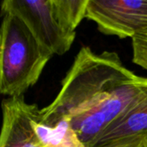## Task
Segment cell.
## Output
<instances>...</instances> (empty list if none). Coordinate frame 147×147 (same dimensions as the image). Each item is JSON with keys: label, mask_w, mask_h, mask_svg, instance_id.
I'll return each instance as SVG.
<instances>
[{"label": "cell", "mask_w": 147, "mask_h": 147, "mask_svg": "<svg viewBox=\"0 0 147 147\" xmlns=\"http://www.w3.org/2000/svg\"><path fill=\"white\" fill-rule=\"evenodd\" d=\"M146 90L147 78L127 68L118 53H96L83 47L57 96L40 109V121L51 126L69 120L81 141L90 147Z\"/></svg>", "instance_id": "cell-1"}, {"label": "cell", "mask_w": 147, "mask_h": 147, "mask_svg": "<svg viewBox=\"0 0 147 147\" xmlns=\"http://www.w3.org/2000/svg\"><path fill=\"white\" fill-rule=\"evenodd\" d=\"M0 91L9 98L22 96L39 80L53 56L16 13L1 9Z\"/></svg>", "instance_id": "cell-2"}, {"label": "cell", "mask_w": 147, "mask_h": 147, "mask_svg": "<svg viewBox=\"0 0 147 147\" xmlns=\"http://www.w3.org/2000/svg\"><path fill=\"white\" fill-rule=\"evenodd\" d=\"M88 0H4L1 9L13 11L53 55L68 52L76 29L85 18Z\"/></svg>", "instance_id": "cell-3"}, {"label": "cell", "mask_w": 147, "mask_h": 147, "mask_svg": "<svg viewBox=\"0 0 147 147\" xmlns=\"http://www.w3.org/2000/svg\"><path fill=\"white\" fill-rule=\"evenodd\" d=\"M85 18L102 34L133 39L147 30V0H88Z\"/></svg>", "instance_id": "cell-4"}, {"label": "cell", "mask_w": 147, "mask_h": 147, "mask_svg": "<svg viewBox=\"0 0 147 147\" xmlns=\"http://www.w3.org/2000/svg\"><path fill=\"white\" fill-rule=\"evenodd\" d=\"M35 105L28 103L23 96L8 98L3 102L0 147H41L31 126Z\"/></svg>", "instance_id": "cell-5"}, {"label": "cell", "mask_w": 147, "mask_h": 147, "mask_svg": "<svg viewBox=\"0 0 147 147\" xmlns=\"http://www.w3.org/2000/svg\"><path fill=\"white\" fill-rule=\"evenodd\" d=\"M142 138H147V90L90 147H115Z\"/></svg>", "instance_id": "cell-6"}, {"label": "cell", "mask_w": 147, "mask_h": 147, "mask_svg": "<svg viewBox=\"0 0 147 147\" xmlns=\"http://www.w3.org/2000/svg\"><path fill=\"white\" fill-rule=\"evenodd\" d=\"M31 126L35 139L41 147H86L73 129L71 121L62 119L48 126L40 121V109L35 105Z\"/></svg>", "instance_id": "cell-7"}, {"label": "cell", "mask_w": 147, "mask_h": 147, "mask_svg": "<svg viewBox=\"0 0 147 147\" xmlns=\"http://www.w3.org/2000/svg\"><path fill=\"white\" fill-rule=\"evenodd\" d=\"M133 61L147 71V30L137 34L132 39Z\"/></svg>", "instance_id": "cell-8"}, {"label": "cell", "mask_w": 147, "mask_h": 147, "mask_svg": "<svg viewBox=\"0 0 147 147\" xmlns=\"http://www.w3.org/2000/svg\"><path fill=\"white\" fill-rule=\"evenodd\" d=\"M115 147H147V138L138 139L133 141H130L126 144H122Z\"/></svg>", "instance_id": "cell-9"}]
</instances>
